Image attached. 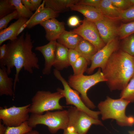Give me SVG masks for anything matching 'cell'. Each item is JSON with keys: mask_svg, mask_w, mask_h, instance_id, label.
I'll return each mask as SVG.
<instances>
[{"mask_svg": "<svg viewBox=\"0 0 134 134\" xmlns=\"http://www.w3.org/2000/svg\"><path fill=\"white\" fill-rule=\"evenodd\" d=\"M33 43L31 35L27 33L24 35L23 33L17 39L9 40L6 44V54L3 60L0 62V65L6 67L9 75L11 73V69L15 67L14 92L16 83L19 81L20 72L23 68L31 74L33 73V69H39L38 58L32 51Z\"/></svg>", "mask_w": 134, "mask_h": 134, "instance_id": "cell-1", "label": "cell"}, {"mask_svg": "<svg viewBox=\"0 0 134 134\" xmlns=\"http://www.w3.org/2000/svg\"><path fill=\"white\" fill-rule=\"evenodd\" d=\"M102 71L111 90H122L134 75V56L119 49L111 55Z\"/></svg>", "mask_w": 134, "mask_h": 134, "instance_id": "cell-2", "label": "cell"}, {"mask_svg": "<svg viewBox=\"0 0 134 134\" xmlns=\"http://www.w3.org/2000/svg\"><path fill=\"white\" fill-rule=\"evenodd\" d=\"M130 102L121 98L113 99L107 96L98 105L102 119H114L120 126H132L134 124V117L128 116L125 114L126 108Z\"/></svg>", "mask_w": 134, "mask_h": 134, "instance_id": "cell-3", "label": "cell"}, {"mask_svg": "<svg viewBox=\"0 0 134 134\" xmlns=\"http://www.w3.org/2000/svg\"><path fill=\"white\" fill-rule=\"evenodd\" d=\"M27 122L32 128L39 124L46 125L51 133L54 134L59 130H64L68 126V111L66 110L53 112L49 111L42 115L31 114Z\"/></svg>", "mask_w": 134, "mask_h": 134, "instance_id": "cell-4", "label": "cell"}, {"mask_svg": "<svg viewBox=\"0 0 134 134\" xmlns=\"http://www.w3.org/2000/svg\"><path fill=\"white\" fill-rule=\"evenodd\" d=\"M106 81L100 68H99L95 73L91 75H71L69 77L68 83L70 87L80 94L81 98L86 106L90 109H93L96 106L88 97L87 92L97 83Z\"/></svg>", "mask_w": 134, "mask_h": 134, "instance_id": "cell-5", "label": "cell"}, {"mask_svg": "<svg viewBox=\"0 0 134 134\" xmlns=\"http://www.w3.org/2000/svg\"><path fill=\"white\" fill-rule=\"evenodd\" d=\"M63 97V96L58 91L51 93L49 91H38L32 99L30 113L42 115L45 112L62 110L63 107L59 102Z\"/></svg>", "mask_w": 134, "mask_h": 134, "instance_id": "cell-6", "label": "cell"}, {"mask_svg": "<svg viewBox=\"0 0 134 134\" xmlns=\"http://www.w3.org/2000/svg\"><path fill=\"white\" fill-rule=\"evenodd\" d=\"M53 73L57 79L61 82L63 86V89L58 88L57 90L65 97L66 104L73 105L77 108L91 117L98 119L99 115L100 114V112L91 110L86 106L80 97L79 92L71 88L68 82L62 76L59 70L55 69Z\"/></svg>", "mask_w": 134, "mask_h": 134, "instance_id": "cell-7", "label": "cell"}, {"mask_svg": "<svg viewBox=\"0 0 134 134\" xmlns=\"http://www.w3.org/2000/svg\"><path fill=\"white\" fill-rule=\"evenodd\" d=\"M69 122L68 126H71L78 134H86L93 124L102 126V122L95 119L75 107H71L67 110Z\"/></svg>", "mask_w": 134, "mask_h": 134, "instance_id": "cell-8", "label": "cell"}, {"mask_svg": "<svg viewBox=\"0 0 134 134\" xmlns=\"http://www.w3.org/2000/svg\"><path fill=\"white\" fill-rule=\"evenodd\" d=\"M31 104L21 106H13L9 108L0 107V119L7 127L19 126L29 118Z\"/></svg>", "mask_w": 134, "mask_h": 134, "instance_id": "cell-9", "label": "cell"}, {"mask_svg": "<svg viewBox=\"0 0 134 134\" xmlns=\"http://www.w3.org/2000/svg\"><path fill=\"white\" fill-rule=\"evenodd\" d=\"M72 31L92 44L98 51L106 44L101 39L95 23L85 18L82 24Z\"/></svg>", "mask_w": 134, "mask_h": 134, "instance_id": "cell-10", "label": "cell"}, {"mask_svg": "<svg viewBox=\"0 0 134 134\" xmlns=\"http://www.w3.org/2000/svg\"><path fill=\"white\" fill-rule=\"evenodd\" d=\"M119 42L115 38L106 44L93 57L91 60V66L86 70L87 73L91 74L98 67L102 70L111 55L119 49Z\"/></svg>", "mask_w": 134, "mask_h": 134, "instance_id": "cell-11", "label": "cell"}, {"mask_svg": "<svg viewBox=\"0 0 134 134\" xmlns=\"http://www.w3.org/2000/svg\"><path fill=\"white\" fill-rule=\"evenodd\" d=\"M115 20L104 16L102 20L94 23L101 39L105 44L118 35V27Z\"/></svg>", "mask_w": 134, "mask_h": 134, "instance_id": "cell-12", "label": "cell"}, {"mask_svg": "<svg viewBox=\"0 0 134 134\" xmlns=\"http://www.w3.org/2000/svg\"><path fill=\"white\" fill-rule=\"evenodd\" d=\"M57 42L56 41H51L46 45L35 48V50L40 52L44 58V66L42 70L44 74L49 75L51 73V68L54 62Z\"/></svg>", "mask_w": 134, "mask_h": 134, "instance_id": "cell-13", "label": "cell"}, {"mask_svg": "<svg viewBox=\"0 0 134 134\" xmlns=\"http://www.w3.org/2000/svg\"><path fill=\"white\" fill-rule=\"evenodd\" d=\"M39 24L44 28L46 32V38L49 41H56L65 30L64 24L55 18L48 20Z\"/></svg>", "mask_w": 134, "mask_h": 134, "instance_id": "cell-14", "label": "cell"}, {"mask_svg": "<svg viewBox=\"0 0 134 134\" xmlns=\"http://www.w3.org/2000/svg\"><path fill=\"white\" fill-rule=\"evenodd\" d=\"M28 20L27 18H19L8 27L0 31V45L7 40L12 41L17 39L18 31Z\"/></svg>", "mask_w": 134, "mask_h": 134, "instance_id": "cell-15", "label": "cell"}, {"mask_svg": "<svg viewBox=\"0 0 134 134\" xmlns=\"http://www.w3.org/2000/svg\"><path fill=\"white\" fill-rule=\"evenodd\" d=\"M69 8L72 10L80 13L87 20L94 23L102 20L104 16L99 9L95 7L75 4Z\"/></svg>", "mask_w": 134, "mask_h": 134, "instance_id": "cell-16", "label": "cell"}, {"mask_svg": "<svg viewBox=\"0 0 134 134\" xmlns=\"http://www.w3.org/2000/svg\"><path fill=\"white\" fill-rule=\"evenodd\" d=\"M0 95L13 96L14 95L13 79L9 75L6 68L4 66H0Z\"/></svg>", "mask_w": 134, "mask_h": 134, "instance_id": "cell-17", "label": "cell"}, {"mask_svg": "<svg viewBox=\"0 0 134 134\" xmlns=\"http://www.w3.org/2000/svg\"><path fill=\"white\" fill-rule=\"evenodd\" d=\"M68 48L57 42L55 59L53 66L58 70H62L70 66L68 58Z\"/></svg>", "mask_w": 134, "mask_h": 134, "instance_id": "cell-18", "label": "cell"}, {"mask_svg": "<svg viewBox=\"0 0 134 134\" xmlns=\"http://www.w3.org/2000/svg\"><path fill=\"white\" fill-rule=\"evenodd\" d=\"M97 8L104 16L115 20H119L123 11L115 6L111 0H101Z\"/></svg>", "mask_w": 134, "mask_h": 134, "instance_id": "cell-19", "label": "cell"}, {"mask_svg": "<svg viewBox=\"0 0 134 134\" xmlns=\"http://www.w3.org/2000/svg\"><path fill=\"white\" fill-rule=\"evenodd\" d=\"M82 38L72 31L65 30L57 39L58 42L69 49H74Z\"/></svg>", "mask_w": 134, "mask_h": 134, "instance_id": "cell-20", "label": "cell"}, {"mask_svg": "<svg viewBox=\"0 0 134 134\" xmlns=\"http://www.w3.org/2000/svg\"><path fill=\"white\" fill-rule=\"evenodd\" d=\"M74 49L80 56L85 58L89 62H91L93 57L97 52L94 46L88 41L82 38Z\"/></svg>", "mask_w": 134, "mask_h": 134, "instance_id": "cell-21", "label": "cell"}, {"mask_svg": "<svg viewBox=\"0 0 134 134\" xmlns=\"http://www.w3.org/2000/svg\"><path fill=\"white\" fill-rule=\"evenodd\" d=\"M58 13L50 8L45 7L34 16L26 28L30 29L48 20L55 18L58 16Z\"/></svg>", "mask_w": 134, "mask_h": 134, "instance_id": "cell-22", "label": "cell"}, {"mask_svg": "<svg viewBox=\"0 0 134 134\" xmlns=\"http://www.w3.org/2000/svg\"><path fill=\"white\" fill-rule=\"evenodd\" d=\"M45 7L51 8L58 13L65 11L76 4L79 0H44Z\"/></svg>", "mask_w": 134, "mask_h": 134, "instance_id": "cell-23", "label": "cell"}, {"mask_svg": "<svg viewBox=\"0 0 134 134\" xmlns=\"http://www.w3.org/2000/svg\"><path fill=\"white\" fill-rule=\"evenodd\" d=\"M15 7L18 13V19L20 18H30L33 13L27 9L22 4L21 0H9Z\"/></svg>", "mask_w": 134, "mask_h": 134, "instance_id": "cell-24", "label": "cell"}, {"mask_svg": "<svg viewBox=\"0 0 134 134\" xmlns=\"http://www.w3.org/2000/svg\"><path fill=\"white\" fill-rule=\"evenodd\" d=\"M120 97L130 102L134 101V75L131 79L126 86L122 90Z\"/></svg>", "mask_w": 134, "mask_h": 134, "instance_id": "cell-25", "label": "cell"}, {"mask_svg": "<svg viewBox=\"0 0 134 134\" xmlns=\"http://www.w3.org/2000/svg\"><path fill=\"white\" fill-rule=\"evenodd\" d=\"M123 39L120 46L121 50L134 56V34L126 37Z\"/></svg>", "mask_w": 134, "mask_h": 134, "instance_id": "cell-26", "label": "cell"}, {"mask_svg": "<svg viewBox=\"0 0 134 134\" xmlns=\"http://www.w3.org/2000/svg\"><path fill=\"white\" fill-rule=\"evenodd\" d=\"M89 63L84 58L80 56L72 66L74 72L73 75H78L83 74L87 69Z\"/></svg>", "mask_w": 134, "mask_h": 134, "instance_id": "cell-27", "label": "cell"}, {"mask_svg": "<svg viewBox=\"0 0 134 134\" xmlns=\"http://www.w3.org/2000/svg\"><path fill=\"white\" fill-rule=\"evenodd\" d=\"M133 34H134V21L123 23L118 27V35L121 39H123Z\"/></svg>", "mask_w": 134, "mask_h": 134, "instance_id": "cell-28", "label": "cell"}, {"mask_svg": "<svg viewBox=\"0 0 134 134\" xmlns=\"http://www.w3.org/2000/svg\"><path fill=\"white\" fill-rule=\"evenodd\" d=\"M28 125L27 121L25 122L19 126L7 127L5 134H24L32 130Z\"/></svg>", "mask_w": 134, "mask_h": 134, "instance_id": "cell-29", "label": "cell"}, {"mask_svg": "<svg viewBox=\"0 0 134 134\" xmlns=\"http://www.w3.org/2000/svg\"><path fill=\"white\" fill-rule=\"evenodd\" d=\"M15 10V7L10 3L9 0H0V18Z\"/></svg>", "mask_w": 134, "mask_h": 134, "instance_id": "cell-30", "label": "cell"}, {"mask_svg": "<svg viewBox=\"0 0 134 134\" xmlns=\"http://www.w3.org/2000/svg\"><path fill=\"white\" fill-rule=\"evenodd\" d=\"M18 19V13L15 10L12 12L10 13L0 19V30L5 29L9 22L13 19Z\"/></svg>", "mask_w": 134, "mask_h": 134, "instance_id": "cell-31", "label": "cell"}, {"mask_svg": "<svg viewBox=\"0 0 134 134\" xmlns=\"http://www.w3.org/2000/svg\"><path fill=\"white\" fill-rule=\"evenodd\" d=\"M119 20L125 22L134 21V6L123 10Z\"/></svg>", "mask_w": 134, "mask_h": 134, "instance_id": "cell-32", "label": "cell"}, {"mask_svg": "<svg viewBox=\"0 0 134 134\" xmlns=\"http://www.w3.org/2000/svg\"><path fill=\"white\" fill-rule=\"evenodd\" d=\"M111 1L115 6L123 10L131 7L130 0H111Z\"/></svg>", "mask_w": 134, "mask_h": 134, "instance_id": "cell-33", "label": "cell"}, {"mask_svg": "<svg viewBox=\"0 0 134 134\" xmlns=\"http://www.w3.org/2000/svg\"><path fill=\"white\" fill-rule=\"evenodd\" d=\"M80 56L79 53L74 49H69L68 58L70 65L72 66Z\"/></svg>", "mask_w": 134, "mask_h": 134, "instance_id": "cell-34", "label": "cell"}, {"mask_svg": "<svg viewBox=\"0 0 134 134\" xmlns=\"http://www.w3.org/2000/svg\"><path fill=\"white\" fill-rule=\"evenodd\" d=\"M45 1L44 0L43 1L42 3H41L38 9L35 11V12L34 13H33V15L29 19V20L28 19L26 23H25L20 28L18 33L17 34V36L22 32L25 28H26L27 27L34 16L36 14L40 12L45 8Z\"/></svg>", "mask_w": 134, "mask_h": 134, "instance_id": "cell-35", "label": "cell"}, {"mask_svg": "<svg viewBox=\"0 0 134 134\" xmlns=\"http://www.w3.org/2000/svg\"><path fill=\"white\" fill-rule=\"evenodd\" d=\"M101 0H80L76 4L98 7Z\"/></svg>", "mask_w": 134, "mask_h": 134, "instance_id": "cell-36", "label": "cell"}, {"mask_svg": "<svg viewBox=\"0 0 134 134\" xmlns=\"http://www.w3.org/2000/svg\"><path fill=\"white\" fill-rule=\"evenodd\" d=\"M82 21H80L78 17L75 16H73L70 17L67 21V24L69 26L74 27L77 26Z\"/></svg>", "mask_w": 134, "mask_h": 134, "instance_id": "cell-37", "label": "cell"}, {"mask_svg": "<svg viewBox=\"0 0 134 134\" xmlns=\"http://www.w3.org/2000/svg\"><path fill=\"white\" fill-rule=\"evenodd\" d=\"M6 52V44H4L0 47V62L4 59Z\"/></svg>", "mask_w": 134, "mask_h": 134, "instance_id": "cell-38", "label": "cell"}, {"mask_svg": "<svg viewBox=\"0 0 134 134\" xmlns=\"http://www.w3.org/2000/svg\"><path fill=\"white\" fill-rule=\"evenodd\" d=\"M33 7V11H36L41 5V0H30Z\"/></svg>", "mask_w": 134, "mask_h": 134, "instance_id": "cell-39", "label": "cell"}, {"mask_svg": "<svg viewBox=\"0 0 134 134\" xmlns=\"http://www.w3.org/2000/svg\"><path fill=\"white\" fill-rule=\"evenodd\" d=\"M64 130L63 134H78L71 126H68Z\"/></svg>", "mask_w": 134, "mask_h": 134, "instance_id": "cell-40", "label": "cell"}, {"mask_svg": "<svg viewBox=\"0 0 134 134\" xmlns=\"http://www.w3.org/2000/svg\"><path fill=\"white\" fill-rule=\"evenodd\" d=\"M21 2L27 9L32 12L33 11V6L30 0H21Z\"/></svg>", "mask_w": 134, "mask_h": 134, "instance_id": "cell-41", "label": "cell"}, {"mask_svg": "<svg viewBox=\"0 0 134 134\" xmlns=\"http://www.w3.org/2000/svg\"><path fill=\"white\" fill-rule=\"evenodd\" d=\"M1 120L0 121V134H5L7 127L5 126V125L2 123Z\"/></svg>", "mask_w": 134, "mask_h": 134, "instance_id": "cell-42", "label": "cell"}, {"mask_svg": "<svg viewBox=\"0 0 134 134\" xmlns=\"http://www.w3.org/2000/svg\"><path fill=\"white\" fill-rule=\"evenodd\" d=\"M24 134H41L36 130H32L29 131Z\"/></svg>", "mask_w": 134, "mask_h": 134, "instance_id": "cell-43", "label": "cell"}, {"mask_svg": "<svg viewBox=\"0 0 134 134\" xmlns=\"http://www.w3.org/2000/svg\"><path fill=\"white\" fill-rule=\"evenodd\" d=\"M131 7L134 6V0H130Z\"/></svg>", "mask_w": 134, "mask_h": 134, "instance_id": "cell-44", "label": "cell"}, {"mask_svg": "<svg viewBox=\"0 0 134 134\" xmlns=\"http://www.w3.org/2000/svg\"><path fill=\"white\" fill-rule=\"evenodd\" d=\"M128 132L129 134H134V130L129 131Z\"/></svg>", "mask_w": 134, "mask_h": 134, "instance_id": "cell-45", "label": "cell"}]
</instances>
